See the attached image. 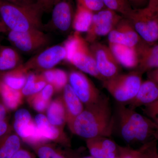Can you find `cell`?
I'll use <instances>...</instances> for the list:
<instances>
[{
	"instance_id": "35",
	"label": "cell",
	"mask_w": 158,
	"mask_h": 158,
	"mask_svg": "<svg viewBox=\"0 0 158 158\" xmlns=\"http://www.w3.org/2000/svg\"><path fill=\"white\" fill-rule=\"evenodd\" d=\"M55 92V89L52 85L48 84L40 91L43 98L48 101H51V99Z\"/></svg>"
},
{
	"instance_id": "10",
	"label": "cell",
	"mask_w": 158,
	"mask_h": 158,
	"mask_svg": "<svg viewBox=\"0 0 158 158\" xmlns=\"http://www.w3.org/2000/svg\"><path fill=\"white\" fill-rule=\"evenodd\" d=\"M69 84L85 106L96 102L102 94L84 73L73 70L69 74Z\"/></svg>"
},
{
	"instance_id": "37",
	"label": "cell",
	"mask_w": 158,
	"mask_h": 158,
	"mask_svg": "<svg viewBox=\"0 0 158 158\" xmlns=\"http://www.w3.org/2000/svg\"><path fill=\"white\" fill-rule=\"evenodd\" d=\"M11 158H35L33 153L27 150L21 148Z\"/></svg>"
},
{
	"instance_id": "26",
	"label": "cell",
	"mask_w": 158,
	"mask_h": 158,
	"mask_svg": "<svg viewBox=\"0 0 158 158\" xmlns=\"http://www.w3.org/2000/svg\"><path fill=\"white\" fill-rule=\"evenodd\" d=\"M22 59L17 51L6 46H0V72L9 71L19 66Z\"/></svg>"
},
{
	"instance_id": "39",
	"label": "cell",
	"mask_w": 158,
	"mask_h": 158,
	"mask_svg": "<svg viewBox=\"0 0 158 158\" xmlns=\"http://www.w3.org/2000/svg\"><path fill=\"white\" fill-rule=\"evenodd\" d=\"M5 2L20 6H27L36 3V0H3Z\"/></svg>"
},
{
	"instance_id": "14",
	"label": "cell",
	"mask_w": 158,
	"mask_h": 158,
	"mask_svg": "<svg viewBox=\"0 0 158 158\" xmlns=\"http://www.w3.org/2000/svg\"><path fill=\"white\" fill-rule=\"evenodd\" d=\"M108 39L110 43L131 47L137 46L142 40L129 19L124 17L108 34Z\"/></svg>"
},
{
	"instance_id": "11",
	"label": "cell",
	"mask_w": 158,
	"mask_h": 158,
	"mask_svg": "<svg viewBox=\"0 0 158 158\" xmlns=\"http://www.w3.org/2000/svg\"><path fill=\"white\" fill-rule=\"evenodd\" d=\"M90 47L95 59L97 68L104 81L120 73L121 66L109 46L95 42L91 44Z\"/></svg>"
},
{
	"instance_id": "8",
	"label": "cell",
	"mask_w": 158,
	"mask_h": 158,
	"mask_svg": "<svg viewBox=\"0 0 158 158\" xmlns=\"http://www.w3.org/2000/svg\"><path fill=\"white\" fill-rule=\"evenodd\" d=\"M8 37L15 47L27 53L43 48L50 41L48 35L40 29H32L24 32L9 31Z\"/></svg>"
},
{
	"instance_id": "7",
	"label": "cell",
	"mask_w": 158,
	"mask_h": 158,
	"mask_svg": "<svg viewBox=\"0 0 158 158\" xmlns=\"http://www.w3.org/2000/svg\"><path fill=\"white\" fill-rule=\"evenodd\" d=\"M123 17L106 8L94 12L92 23L85 38L86 41L92 44L99 37L108 35Z\"/></svg>"
},
{
	"instance_id": "27",
	"label": "cell",
	"mask_w": 158,
	"mask_h": 158,
	"mask_svg": "<svg viewBox=\"0 0 158 158\" xmlns=\"http://www.w3.org/2000/svg\"><path fill=\"white\" fill-rule=\"evenodd\" d=\"M47 84L52 85L56 92L63 91L69 83V74L59 69H52L43 72L42 73Z\"/></svg>"
},
{
	"instance_id": "12",
	"label": "cell",
	"mask_w": 158,
	"mask_h": 158,
	"mask_svg": "<svg viewBox=\"0 0 158 158\" xmlns=\"http://www.w3.org/2000/svg\"><path fill=\"white\" fill-rule=\"evenodd\" d=\"M66 52L63 45L51 47L42 51L24 63L28 71H44L52 69L63 60H65Z\"/></svg>"
},
{
	"instance_id": "24",
	"label": "cell",
	"mask_w": 158,
	"mask_h": 158,
	"mask_svg": "<svg viewBox=\"0 0 158 158\" xmlns=\"http://www.w3.org/2000/svg\"><path fill=\"white\" fill-rule=\"evenodd\" d=\"M23 96L21 90L12 89L2 81H0V97L8 110H16L23 103Z\"/></svg>"
},
{
	"instance_id": "25",
	"label": "cell",
	"mask_w": 158,
	"mask_h": 158,
	"mask_svg": "<svg viewBox=\"0 0 158 158\" xmlns=\"http://www.w3.org/2000/svg\"><path fill=\"white\" fill-rule=\"evenodd\" d=\"M21 138L11 131L0 138V158H11L21 148Z\"/></svg>"
},
{
	"instance_id": "34",
	"label": "cell",
	"mask_w": 158,
	"mask_h": 158,
	"mask_svg": "<svg viewBox=\"0 0 158 158\" xmlns=\"http://www.w3.org/2000/svg\"><path fill=\"white\" fill-rule=\"evenodd\" d=\"M77 3L81 4L93 12L106 8L102 0H76Z\"/></svg>"
},
{
	"instance_id": "1",
	"label": "cell",
	"mask_w": 158,
	"mask_h": 158,
	"mask_svg": "<svg viewBox=\"0 0 158 158\" xmlns=\"http://www.w3.org/2000/svg\"><path fill=\"white\" fill-rule=\"evenodd\" d=\"M115 125V116L110 99L102 95L96 102L85 106L69 130L75 135L87 139L110 137L113 134Z\"/></svg>"
},
{
	"instance_id": "13",
	"label": "cell",
	"mask_w": 158,
	"mask_h": 158,
	"mask_svg": "<svg viewBox=\"0 0 158 158\" xmlns=\"http://www.w3.org/2000/svg\"><path fill=\"white\" fill-rule=\"evenodd\" d=\"M75 11L73 0H55L52 11V23L58 31L68 32L72 25Z\"/></svg>"
},
{
	"instance_id": "40",
	"label": "cell",
	"mask_w": 158,
	"mask_h": 158,
	"mask_svg": "<svg viewBox=\"0 0 158 158\" xmlns=\"http://www.w3.org/2000/svg\"><path fill=\"white\" fill-rule=\"evenodd\" d=\"M148 79L151 80L158 85V68L147 72Z\"/></svg>"
},
{
	"instance_id": "28",
	"label": "cell",
	"mask_w": 158,
	"mask_h": 158,
	"mask_svg": "<svg viewBox=\"0 0 158 158\" xmlns=\"http://www.w3.org/2000/svg\"><path fill=\"white\" fill-rule=\"evenodd\" d=\"M47 84L42 74L29 72L22 92L24 96H30L40 92Z\"/></svg>"
},
{
	"instance_id": "33",
	"label": "cell",
	"mask_w": 158,
	"mask_h": 158,
	"mask_svg": "<svg viewBox=\"0 0 158 158\" xmlns=\"http://www.w3.org/2000/svg\"><path fill=\"white\" fill-rule=\"evenodd\" d=\"M143 112L145 116L158 125V99L152 103L144 106Z\"/></svg>"
},
{
	"instance_id": "38",
	"label": "cell",
	"mask_w": 158,
	"mask_h": 158,
	"mask_svg": "<svg viewBox=\"0 0 158 158\" xmlns=\"http://www.w3.org/2000/svg\"><path fill=\"white\" fill-rule=\"evenodd\" d=\"M133 9H141L145 7L149 0H128Z\"/></svg>"
},
{
	"instance_id": "23",
	"label": "cell",
	"mask_w": 158,
	"mask_h": 158,
	"mask_svg": "<svg viewBox=\"0 0 158 158\" xmlns=\"http://www.w3.org/2000/svg\"><path fill=\"white\" fill-rule=\"evenodd\" d=\"M93 15V11L81 4L77 3L72 25L75 32L80 34L87 33L91 26Z\"/></svg>"
},
{
	"instance_id": "36",
	"label": "cell",
	"mask_w": 158,
	"mask_h": 158,
	"mask_svg": "<svg viewBox=\"0 0 158 158\" xmlns=\"http://www.w3.org/2000/svg\"><path fill=\"white\" fill-rule=\"evenodd\" d=\"M55 0H36V3L41 6L44 12L52 11Z\"/></svg>"
},
{
	"instance_id": "2",
	"label": "cell",
	"mask_w": 158,
	"mask_h": 158,
	"mask_svg": "<svg viewBox=\"0 0 158 158\" xmlns=\"http://www.w3.org/2000/svg\"><path fill=\"white\" fill-rule=\"evenodd\" d=\"M116 116L118 131L127 143L143 144L152 139L151 137L154 138L158 125L147 116L118 102Z\"/></svg>"
},
{
	"instance_id": "17",
	"label": "cell",
	"mask_w": 158,
	"mask_h": 158,
	"mask_svg": "<svg viewBox=\"0 0 158 158\" xmlns=\"http://www.w3.org/2000/svg\"><path fill=\"white\" fill-rule=\"evenodd\" d=\"M158 99V85L149 79L142 81L135 97L125 104L128 107L136 108L152 103Z\"/></svg>"
},
{
	"instance_id": "4",
	"label": "cell",
	"mask_w": 158,
	"mask_h": 158,
	"mask_svg": "<svg viewBox=\"0 0 158 158\" xmlns=\"http://www.w3.org/2000/svg\"><path fill=\"white\" fill-rule=\"evenodd\" d=\"M63 45L66 52L65 61L82 72L88 74L102 81H104L97 68L90 46L80 33L74 32L65 40Z\"/></svg>"
},
{
	"instance_id": "41",
	"label": "cell",
	"mask_w": 158,
	"mask_h": 158,
	"mask_svg": "<svg viewBox=\"0 0 158 158\" xmlns=\"http://www.w3.org/2000/svg\"><path fill=\"white\" fill-rule=\"evenodd\" d=\"M8 110L4 104L0 102V122L6 120Z\"/></svg>"
},
{
	"instance_id": "15",
	"label": "cell",
	"mask_w": 158,
	"mask_h": 158,
	"mask_svg": "<svg viewBox=\"0 0 158 158\" xmlns=\"http://www.w3.org/2000/svg\"><path fill=\"white\" fill-rule=\"evenodd\" d=\"M138 70L142 74L158 68V44H149L141 40L136 46Z\"/></svg>"
},
{
	"instance_id": "43",
	"label": "cell",
	"mask_w": 158,
	"mask_h": 158,
	"mask_svg": "<svg viewBox=\"0 0 158 158\" xmlns=\"http://www.w3.org/2000/svg\"><path fill=\"white\" fill-rule=\"evenodd\" d=\"M154 138H155L157 141H158V129L157 130L155 134Z\"/></svg>"
},
{
	"instance_id": "3",
	"label": "cell",
	"mask_w": 158,
	"mask_h": 158,
	"mask_svg": "<svg viewBox=\"0 0 158 158\" xmlns=\"http://www.w3.org/2000/svg\"><path fill=\"white\" fill-rule=\"evenodd\" d=\"M44 12L37 3L20 6L0 0V18L9 31L24 32L32 29L42 30Z\"/></svg>"
},
{
	"instance_id": "5",
	"label": "cell",
	"mask_w": 158,
	"mask_h": 158,
	"mask_svg": "<svg viewBox=\"0 0 158 158\" xmlns=\"http://www.w3.org/2000/svg\"><path fill=\"white\" fill-rule=\"evenodd\" d=\"M129 19L141 39L149 44L158 41V0H149L144 8L133 9Z\"/></svg>"
},
{
	"instance_id": "31",
	"label": "cell",
	"mask_w": 158,
	"mask_h": 158,
	"mask_svg": "<svg viewBox=\"0 0 158 158\" xmlns=\"http://www.w3.org/2000/svg\"><path fill=\"white\" fill-rule=\"evenodd\" d=\"M27 102L31 107L40 113L45 112L51 101L46 100L40 92L28 96Z\"/></svg>"
},
{
	"instance_id": "6",
	"label": "cell",
	"mask_w": 158,
	"mask_h": 158,
	"mask_svg": "<svg viewBox=\"0 0 158 158\" xmlns=\"http://www.w3.org/2000/svg\"><path fill=\"white\" fill-rule=\"evenodd\" d=\"M143 74L137 70L127 73H119L102 81L103 86L116 102L125 104L138 93Z\"/></svg>"
},
{
	"instance_id": "44",
	"label": "cell",
	"mask_w": 158,
	"mask_h": 158,
	"mask_svg": "<svg viewBox=\"0 0 158 158\" xmlns=\"http://www.w3.org/2000/svg\"><path fill=\"white\" fill-rule=\"evenodd\" d=\"M93 158V157H92V156H88L83 157H81V158Z\"/></svg>"
},
{
	"instance_id": "42",
	"label": "cell",
	"mask_w": 158,
	"mask_h": 158,
	"mask_svg": "<svg viewBox=\"0 0 158 158\" xmlns=\"http://www.w3.org/2000/svg\"><path fill=\"white\" fill-rule=\"evenodd\" d=\"M9 31L0 18V33H5Z\"/></svg>"
},
{
	"instance_id": "30",
	"label": "cell",
	"mask_w": 158,
	"mask_h": 158,
	"mask_svg": "<svg viewBox=\"0 0 158 158\" xmlns=\"http://www.w3.org/2000/svg\"><path fill=\"white\" fill-rule=\"evenodd\" d=\"M105 7L127 18L133 9L128 0H102Z\"/></svg>"
},
{
	"instance_id": "46",
	"label": "cell",
	"mask_w": 158,
	"mask_h": 158,
	"mask_svg": "<svg viewBox=\"0 0 158 158\" xmlns=\"http://www.w3.org/2000/svg\"></svg>"
},
{
	"instance_id": "22",
	"label": "cell",
	"mask_w": 158,
	"mask_h": 158,
	"mask_svg": "<svg viewBox=\"0 0 158 158\" xmlns=\"http://www.w3.org/2000/svg\"><path fill=\"white\" fill-rule=\"evenodd\" d=\"M29 71L23 64L9 71L2 72V81L12 89L22 90L25 85Z\"/></svg>"
},
{
	"instance_id": "21",
	"label": "cell",
	"mask_w": 158,
	"mask_h": 158,
	"mask_svg": "<svg viewBox=\"0 0 158 158\" xmlns=\"http://www.w3.org/2000/svg\"><path fill=\"white\" fill-rule=\"evenodd\" d=\"M46 112V117L50 123L63 129L66 123V114L62 96L50 102Z\"/></svg>"
},
{
	"instance_id": "20",
	"label": "cell",
	"mask_w": 158,
	"mask_h": 158,
	"mask_svg": "<svg viewBox=\"0 0 158 158\" xmlns=\"http://www.w3.org/2000/svg\"><path fill=\"white\" fill-rule=\"evenodd\" d=\"M109 47L121 66L129 69H136L138 63L136 47H131L110 43Z\"/></svg>"
},
{
	"instance_id": "9",
	"label": "cell",
	"mask_w": 158,
	"mask_h": 158,
	"mask_svg": "<svg viewBox=\"0 0 158 158\" xmlns=\"http://www.w3.org/2000/svg\"><path fill=\"white\" fill-rule=\"evenodd\" d=\"M13 128L22 140L31 145L47 142L32 119L31 113L26 109H20L15 112Z\"/></svg>"
},
{
	"instance_id": "18",
	"label": "cell",
	"mask_w": 158,
	"mask_h": 158,
	"mask_svg": "<svg viewBox=\"0 0 158 158\" xmlns=\"http://www.w3.org/2000/svg\"><path fill=\"white\" fill-rule=\"evenodd\" d=\"M62 97L66 111V123L69 129L85 106L69 83L63 89Z\"/></svg>"
},
{
	"instance_id": "19",
	"label": "cell",
	"mask_w": 158,
	"mask_h": 158,
	"mask_svg": "<svg viewBox=\"0 0 158 158\" xmlns=\"http://www.w3.org/2000/svg\"><path fill=\"white\" fill-rule=\"evenodd\" d=\"M118 158H158L157 141L153 138L137 149L118 145Z\"/></svg>"
},
{
	"instance_id": "16",
	"label": "cell",
	"mask_w": 158,
	"mask_h": 158,
	"mask_svg": "<svg viewBox=\"0 0 158 158\" xmlns=\"http://www.w3.org/2000/svg\"><path fill=\"white\" fill-rule=\"evenodd\" d=\"M35 123L42 135L47 141H51L70 147V141L64 132V130L50 123L46 116L39 113L35 116Z\"/></svg>"
},
{
	"instance_id": "32",
	"label": "cell",
	"mask_w": 158,
	"mask_h": 158,
	"mask_svg": "<svg viewBox=\"0 0 158 158\" xmlns=\"http://www.w3.org/2000/svg\"><path fill=\"white\" fill-rule=\"evenodd\" d=\"M86 143L91 156L94 158H106L100 143L99 137L86 139Z\"/></svg>"
},
{
	"instance_id": "45",
	"label": "cell",
	"mask_w": 158,
	"mask_h": 158,
	"mask_svg": "<svg viewBox=\"0 0 158 158\" xmlns=\"http://www.w3.org/2000/svg\"><path fill=\"white\" fill-rule=\"evenodd\" d=\"M2 72H0V81H2Z\"/></svg>"
},
{
	"instance_id": "29",
	"label": "cell",
	"mask_w": 158,
	"mask_h": 158,
	"mask_svg": "<svg viewBox=\"0 0 158 158\" xmlns=\"http://www.w3.org/2000/svg\"><path fill=\"white\" fill-rule=\"evenodd\" d=\"M32 148L39 158H68L67 155L54 144L42 142L32 145Z\"/></svg>"
}]
</instances>
